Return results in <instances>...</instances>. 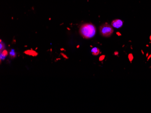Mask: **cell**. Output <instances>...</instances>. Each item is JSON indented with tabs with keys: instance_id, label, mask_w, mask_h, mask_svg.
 I'll return each mask as SVG.
<instances>
[{
	"instance_id": "cell-1",
	"label": "cell",
	"mask_w": 151,
	"mask_h": 113,
	"mask_svg": "<svg viewBox=\"0 0 151 113\" xmlns=\"http://www.w3.org/2000/svg\"><path fill=\"white\" fill-rule=\"evenodd\" d=\"M79 33L81 36L85 38H91L96 34V28L92 23H85L81 25L80 28Z\"/></svg>"
},
{
	"instance_id": "cell-2",
	"label": "cell",
	"mask_w": 151,
	"mask_h": 113,
	"mask_svg": "<svg viewBox=\"0 0 151 113\" xmlns=\"http://www.w3.org/2000/svg\"><path fill=\"white\" fill-rule=\"evenodd\" d=\"M100 32L101 35L104 37H109L114 32L112 26L111 25L105 23L101 25L100 28Z\"/></svg>"
},
{
	"instance_id": "cell-3",
	"label": "cell",
	"mask_w": 151,
	"mask_h": 113,
	"mask_svg": "<svg viewBox=\"0 0 151 113\" xmlns=\"http://www.w3.org/2000/svg\"><path fill=\"white\" fill-rule=\"evenodd\" d=\"M123 22L120 19H116L113 21L111 23V25L113 27L118 28L123 26Z\"/></svg>"
},
{
	"instance_id": "cell-4",
	"label": "cell",
	"mask_w": 151,
	"mask_h": 113,
	"mask_svg": "<svg viewBox=\"0 0 151 113\" xmlns=\"http://www.w3.org/2000/svg\"><path fill=\"white\" fill-rule=\"evenodd\" d=\"M24 53L27 55H31V56H36L38 55V53L33 50H27L24 52Z\"/></svg>"
},
{
	"instance_id": "cell-5",
	"label": "cell",
	"mask_w": 151,
	"mask_h": 113,
	"mask_svg": "<svg viewBox=\"0 0 151 113\" xmlns=\"http://www.w3.org/2000/svg\"><path fill=\"white\" fill-rule=\"evenodd\" d=\"M92 55H97L100 54V50L97 48H94L91 50Z\"/></svg>"
},
{
	"instance_id": "cell-6",
	"label": "cell",
	"mask_w": 151,
	"mask_h": 113,
	"mask_svg": "<svg viewBox=\"0 0 151 113\" xmlns=\"http://www.w3.org/2000/svg\"><path fill=\"white\" fill-rule=\"evenodd\" d=\"M7 52L6 50H3L2 52L1 53V60H4L5 57L7 55Z\"/></svg>"
},
{
	"instance_id": "cell-7",
	"label": "cell",
	"mask_w": 151,
	"mask_h": 113,
	"mask_svg": "<svg viewBox=\"0 0 151 113\" xmlns=\"http://www.w3.org/2000/svg\"><path fill=\"white\" fill-rule=\"evenodd\" d=\"M10 55L12 58H15L16 56V54L15 53V50H12L11 52H10Z\"/></svg>"
},
{
	"instance_id": "cell-8",
	"label": "cell",
	"mask_w": 151,
	"mask_h": 113,
	"mask_svg": "<svg viewBox=\"0 0 151 113\" xmlns=\"http://www.w3.org/2000/svg\"><path fill=\"white\" fill-rule=\"evenodd\" d=\"M0 47H1V51H2V49H4V45L3 43H1V44H0Z\"/></svg>"
},
{
	"instance_id": "cell-9",
	"label": "cell",
	"mask_w": 151,
	"mask_h": 113,
	"mask_svg": "<svg viewBox=\"0 0 151 113\" xmlns=\"http://www.w3.org/2000/svg\"><path fill=\"white\" fill-rule=\"evenodd\" d=\"M105 56H104V55H102L101 56V57H100V60H101V61H102V60H103L104 59H105Z\"/></svg>"
},
{
	"instance_id": "cell-10",
	"label": "cell",
	"mask_w": 151,
	"mask_h": 113,
	"mask_svg": "<svg viewBox=\"0 0 151 113\" xmlns=\"http://www.w3.org/2000/svg\"><path fill=\"white\" fill-rule=\"evenodd\" d=\"M61 55H62L63 56V57H64V58H65V59H68V57H67V56H66V55H65V54H63V53H61Z\"/></svg>"
}]
</instances>
